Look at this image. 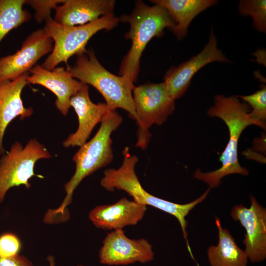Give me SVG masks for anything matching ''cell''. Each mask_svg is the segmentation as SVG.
<instances>
[{"mask_svg":"<svg viewBox=\"0 0 266 266\" xmlns=\"http://www.w3.org/2000/svg\"><path fill=\"white\" fill-rule=\"evenodd\" d=\"M217 40L211 30L209 39L201 51L166 73L164 82L169 96L174 100L181 97L189 88L192 78L203 66L214 62L230 63L217 47Z\"/></svg>","mask_w":266,"mask_h":266,"instance_id":"cell-10","label":"cell"},{"mask_svg":"<svg viewBox=\"0 0 266 266\" xmlns=\"http://www.w3.org/2000/svg\"><path fill=\"white\" fill-rule=\"evenodd\" d=\"M214 105L208 109L207 114L211 117L221 119L228 127L229 140L219 158L221 166L213 171L202 172L197 169L195 178L209 185V188L217 187L224 177L232 174H248V170L241 166L238 159V143L242 132L248 126L254 125L263 129L266 123L252 119L249 115L247 105L240 102L236 96L225 97L218 95L214 99Z\"/></svg>","mask_w":266,"mask_h":266,"instance_id":"cell-1","label":"cell"},{"mask_svg":"<svg viewBox=\"0 0 266 266\" xmlns=\"http://www.w3.org/2000/svg\"><path fill=\"white\" fill-rule=\"evenodd\" d=\"M146 209V205L123 198L112 204L97 206L90 212L89 218L98 228L122 229L136 225L143 218Z\"/></svg>","mask_w":266,"mask_h":266,"instance_id":"cell-15","label":"cell"},{"mask_svg":"<svg viewBox=\"0 0 266 266\" xmlns=\"http://www.w3.org/2000/svg\"><path fill=\"white\" fill-rule=\"evenodd\" d=\"M122 122V116L116 110H109L102 119L95 136L81 146L74 155L72 160L75 163V171L65 185L66 196L58 208L47 212L46 217L48 220L53 222L65 217L66 207L72 201L73 192L83 179L112 162L114 157L111 135Z\"/></svg>","mask_w":266,"mask_h":266,"instance_id":"cell-2","label":"cell"},{"mask_svg":"<svg viewBox=\"0 0 266 266\" xmlns=\"http://www.w3.org/2000/svg\"><path fill=\"white\" fill-rule=\"evenodd\" d=\"M122 154L124 159L122 165L118 169H106L100 180L101 186L110 192L115 189L123 190L132 196L136 202L153 206L174 216L180 224L187 247H189L186 231L188 223L185 217L197 204L205 200L210 189H208L195 200L183 204L158 198L147 192L138 179L135 171L138 157L130 154L128 147L124 149Z\"/></svg>","mask_w":266,"mask_h":266,"instance_id":"cell-4","label":"cell"},{"mask_svg":"<svg viewBox=\"0 0 266 266\" xmlns=\"http://www.w3.org/2000/svg\"><path fill=\"white\" fill-rule=\"evenodd\" d=\"M29 72L28 83L39 85L51 91L56 97V108L63 115H67L71 107V98L83 83L73 78L64 67H56L50 70L35 65Z\"/></svg>","mask_w":266,"mask_h":266,"instance_id":"cell-13","label":"cell"},{"mask_svg":"<svg viewBox=\"0 0 266 266\" xmlns=\"http://www.w3.org/2000/svg\"><path fill=\"white\" fill-rule=\"evenodd\" d=\"M82 266V265H79V266Z\"/></svg>","mask_w":266,"mask_h":266,"instance_id":"cell-27","label":"cell"},{"mask_svg":"<svg viewBox=\"0 0 266 266\" xmlns=\"http://www.w3.org/2000/svg\"><path fill=\"white\" fill-rule=\"evenodd\" d=\"M119 22V18L112 14L103 16L85 25L67 26L50 18L45 21L43 29L54 44L52 52L41 66L51 70L64 62L67 66L68 60L71 56L86 52V46L94 35L102 30L114 29Z\"/></svg>","mask_w":266,"mask_h":266,"instance_id":"cell-6","label":"cell"},{"mask_svg":"<svg viewBox=\"0 0 266 266\" xmlns=\"http://www.w3.org/2000/svg\"><path fill=\"white\" fill-rule=\"evenodd\" d=\"M47 260L49 262V266H56L54 257L52 256H49L47 258Z\"/></svg>","mask_w":266,"mask_h":266,"instance_id":"cell-26","label":"cell"},{"mask_svg":"<svg viewBox=\"0 0 266 266\" xmlns=\"http://www.w3.org/2000/svg\"><path fill=\"white\" fill-rule=\"evenodd\" d=\"M78 120L76 132L70 134L63 143L65 147H80L87 142L93 129L100 122L110 110L105 103H95L91 100L88 85L83 83L70 100Z\"/></svg>","mask_w":266,"mask_h":266,"instance_id":"cell-14","label":"cell"},{"mask_svg":"<svg viewBox=\"0 0 266 266\" xmlns=\"http://www.w3.org/2000/svg\"><path fill=\"white\" fill-rule=\"evenodd\" d=\"M250 200L249 208L242 204L235 205L231 215L245 230L243 242L248 259L251 262H260L266 257V209L253 196H250Z\"/></svg>","mask_w":266,"mask_h":266,"instance_id":"cell-11","label":"cell"},{"mask_svg":"<svg viewBox=\"0 0 266 266\" xmlns=\"http://www.w3.org/2000/svg\"><path fill=\"white\" fill-rule=\"evenodd\" d=\"M72 77L96 89L104 99L108 108L127 111L132 119L136 114L133 98L134 83L123 76L108 71L97 59L92 49L77 56L73 66H66Z\"/></svg>","mask_w":266,"mask_h":266,"instance_id":"cell-5","label":"cell"},{"mask_svg":"<svg viewBox=\"0 0 266 266\" xmlns=\"http://www.w3.org/2000/svg\"><path fill=\"white\" fill-rule=\"evenodd\" d=\"M133 98L138 126L136 146L145 149L151 134L149 129L153 124L161 125L175 109V100L169 95L164 82L135 86Z\"/></svg>","mask_w":266,"mask_h":266,"instance_id":"cell-7","label":"cell"},{"mask_svg":"<svg viewBox=\"0 0 266 266\" xmlns=\"http://www.w3.org/2000/svg\"><path fill=\"white\" fill-rule=\"evenodd\" d=\"M250 105L252 110L249 112L254 120L266 123V87L264 86L260 90L247 96H236Z\"/></svg>","mask_w":266,"mask_h":266,"instance_id":"cell-22","label":"cell"},{"mask_svg":"<svg viewBox=\"0 0 266 266\" xmlns=\"http://www.w3.org/2000/svg\"><path fill=\"white\" fill-rule=\"evenodd\" d=\"M119 19V21L130 24L125 37L132 41L131 47L121 62L119 73L134 83L137 79L142 54L148 43L154 37H161L166 28L173 31L175 23L164 7L157 4L149 6L142 0L135 2L130 14Z\"/></svg>","mask_w":266,"mask_h":266,"instance_id":"cell-3","label":"cell"},{"mask_svg":"<svg viewBox=\"0 0 266 266\" xmlns=\"http://www.w3.org/2000/svg\"><path fill=\"white\" fill-rule=\"evenodd\" d=\"M25 4V0H0V43L11 30L31 19Z\"/></svg>","mask_w":266,"mask_h":266,"instance_id":"cell-20","label":"cell"},{"mask_svg":"<svg viewBox=\"0 0 266 266\" xmlns=\"http://www.w3.org/2000/svg\"><path fill=\"white\" fill-rule=\"evenodd\" d=\"M26 73L14 80L0 81V155H3V138L10 123L19 116L20 120L33 114L32 108H26L21 99L23 89L28 83Z\"/></svg>","mask_w":266,"mask_h":266,"instance_id":"cell-17","label":"cell"},{"mask_svg":"<svg viewBox=\"0 0 266 266\" xmlns=\"http://www.w3.org/2000/svg\"><path fill=\"white\" fill-rule=\"evenodd\" d=\"M51 157L45 146L35 139H30L25 146L15 141L0 159V203L10 188L20 185L29 188V181L32 177L43 178L34 173L35 164L39 160Z\"/></svg>","mask_w":266,"mask_h":266,"instance_id":"cell-8","label":"cell"},{"mask_svg":"<svg viewBox=\"0 0 266 266\" xmlns=\"http://www.w3.org/2000/svg\"><path fill=\"white\" fill-rule=\"evenodd\" d=\"M53 48V40L43 29L32 33L16 52L0 58V81L14 80L28 73Z\"/></svg>","mask_w":266,"mask_h":266,"instance_id":"cell-9","label":"cell"},{"mask_svg":"<svg viewBox=\"0 0 266 266\" xmlns=\"http://www.w3.org/2000/svg\"><path fill=\"white\" fill-rule=\"evenodd\" d=\"M64 0H25V4L31 5L35 10L34 18L40 23L51 18V12Z\"/></svg>","mask_w":266,"mask_h":266,"instance_id":"cell-23","label":"cell"},{"mask_svg":"<svg viewBox=\"0 0 266 266\" xmlns=\"http://www.w3.org/2000/svg\"><path fill=\"white\" fill-rule=\"evenodd\" d=\"M152 246L146 239L128 238L122 229L107 234L99 252L100 262L108 265L146 263L154 258Z\"/></svg>","mask_w":266,"mask_h":266,"instance_id":"cell-12","label":"cell"},{"mask_svg":"<svg viewBox=\"0 0 266 266\" xmlns=\"http://www.w3.org/2000/svg\"><path fill=\"white\" fill-rule=\"evenodd\" d=\"M150 1L163 6L168 11L175 23L172 32L178 39L185 37L190 23L196 16L217 2L214 0H153Z\"/></svg>","mask_w":266,"mask_h":266,"instance_id":"cell-18","label":"cell"},{"mask_svg":"<svg viewBox=\"0 0 266 266\" xmlns=\"http://www.w3.org/2000/svg\"><path fill=\"white\" fill-rule=\"evenodd\" d=\"M218 231V243L210 246L207 250L211 266H247L248 257L244 251L236 244L230 232L223 228L219 219L215 217Z\"/></svg>","mask_w":266,"mask_h":266,"instance_id":"cell-19","label":"cell"},{"mask_svg":"<svg viewBox=\"0 0 266 266\" xmlns=\"http://www.w3.org/2000/svg\"><path fill=\"white\" fill-rule=\"evenodd\" d=\"M0 266H33V265L27 258L18 254L9 257L0 256Z\"/></svg>","mask_w":266,"mask_h":266,"instance_id":"cell-25","label":"cell"},{"mask_svg":"<svg viewBox=\"0 0 266 266\" xmlns=\"http://www.w3.org/2000/svg\"><path fill=\"white\" fill-rule=\"evenodd\" d=\"M114 0H64L55 8L54 20L67 26L85 25L114 14Z\"/></svg>","mask_w":266,"mask_h":266,"instance_id":"cell-16","label":"cell"},{"mask_svg":"<svg viewBox=\"0 0 266 266\" xmlns=\"http://www.w3.org/2000/svg\"><path fill=\"white\" fill-rule=\"evenodd\" d=\"M238 10L244 16H250L253 26L259 32H266V0H243L239 3Z\"/></svg>","mask_w":266,"mask_h":266,"instance_id":"cell-21","label":"cell"},{"mask_svg":"<svg viewBox=\"0 0 266 266\" xmlns=\"http://www.w3.org/2000/svg\"><path fill=\"white\" fill-rule=\"evenodd\" d=\"M21 242L16 235L5 233L0 236V256L4 257L14 256L19 254Z\"/></svg>","mask_w":266,"mask_h":266,"instance_id":"cell-24","label":"cell"}]
</instances>
